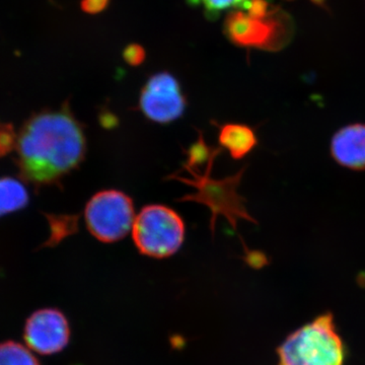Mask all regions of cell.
<instances>
[{"instance_id":"10","label":"cell","mask_w":365,"mask_h":365,"mask_svg":"<svg viewBox=\"0 0 365 365\" xmlns=\"http://www.w3.org/2000/svg\"><path fill=\"white\" fill-rule=\"evenodd\" d=\"M218 129V141L227 150L234 160H242L258 145V137L255 129L242 123H215Z\"/></svg>"},{"instance_id":"4","label":"cell","mask_w":365,"mask_h":365,"mask_svg":"<svg viewBox=\"0 0 365 365\" xmlns=\"http://www.w3.org/2000/svg\"><path fill=\"white\" fill-rule=\"evenodd\" d=\"M135 217L133 200L119 190L98 192L88 201L85 208L88 232L98 241L106 244L124 239L131 232Z\"/></svg>"},{"instance_id":"12","label":"cell","mask_w":365,"mask_h":365,"mask_svg":"<svg viewBox=\"0 0 365 365\" xmlns=\"http://www.w3.org/2000/svg\"><path fill=\"white\" fill-rule=\"evenodd\" d=\"M0 365H40L33 353L14 341L0 343Z\"/></svg>"},{"instance_id":"13","label":"cell","mask_w":365,"mask_h":365,"mask_svg":"<svg viewBox=\"0 0 365 365\" xmlns=\"http://www.w3.org/2000/svg\"><path fill=\"white\" fill-rule=\"evenodd\" d=\"M193 4H201L210 19L215 18L230 9H247L251 0H189Z\"/></svg>"},{"instance_id":"1","label":"cell","mask_w":365,"mask_h":365,"mask_svg":"<svg viewBox=\"0 0 365 365\" xmlns=\"http://www.w3.org/2000/svg\"><path fill=\"white\" fill-rule=\"evenodd\" d=\"M85 126L68 103L58 110L32 115L16 134V163L21 176L37 188L58 184L85 160Z\"/></svg>"},{"instance_id":"5","label":"cell","mask_w":365,"mask_h":365,"mask_svg":"<svg viewBox=\"0 0 365 365\" xmlns=\"http://www.w3.org/2000/svg\"><path fill=\"white\" fill-rule=\"evenodd\" d=\"M284 16L271 9L266 16H255L242 11L228 14L225 29L228 39L242 47L279 49L287 37Z\"/></svg>"},{"instance_id":"8","label":"cell","mask_w":365,"mask_h":365,"mask_svg":"<svg viewBox=\"0 0 365 365\" xmlns=\"http://www.w3.org/2000/svg\"><path fill=\"white\" fill-rule=\"evenodd\" d=\"M68 322L57 309H44L35 312L28 319L24 338L28 347L43 355L63 350L69 341Z\"/></svg>"},{"instance_id":"14","label":"cell","mask_w":365,"mask_h":365,"mask_svg":"<svg viewBox=\"0 0 365 365\" xmlns=\"http://www.w3.org/2000/svg\"><path fill=\"white\" fill-rule=\"evenodd\" d=\"M145 51L140 45L131 44L127 46L123 52V58L129 66H138L145 59Z\"/></svg>"},{"instance_id":"7","label":"cell","mask_w":365,"mask_h":365,"mask_svg":"<svg viewBox=\"0 0 365 365\" xmlns=\"http://www.w3.org/2000/svg\"><path fill=\"white\" fill-rule=\"evenodd\" d=\"M245 170L246 168L234 176L225 178L220 181L205 180V178L198 177L193 173V176L198 179V182L190 184L196 186L199 192L196 195L194 194V196L185 197L181 200L199 201L208 205L213 212L212 230H215V222L218 215H225L235 230H237V222L240 220L257 223L253 216L249 215L245 206V199L237 193V188Z\"/></svg>"},{"instance_id":"11","label":"cell","mask_w":365,"mask_h":365,"mask_svg":"<svg viewBox=\"0 0 365 365\" xmlns=\"http://www.w3.org/2000/svg\"><path fill=\"white\" fill-rule=\"evenodd\" d=\"M29 202L26 187L13 178L0 179V216L20 210Z\"/></svg>"},{"instance_id":"6","label":"cell","mask_w":365,"mask_h":365,"mask_svg":"<svg viewBox=\"0 0 365 365\" xmlns=\"http://www.w3.org/2000/svg\"><path fill=\"white\" fill-rule=\"evenodd\" d=\"M187 105L178 79L169 72H160L151 76L141 90L138 110L148 121L165 125L179 120Z\"/></svg>"},{"instance_id":"9","label":"cell","mask_w":365,"mask_h":365,"mask_svg":"<svg viewBox=\"0 0 365 365\" xmlns=\"http://www.w3.org/2000/svg\"><path fill=\"white\" fill-rule=\"evenodd\" d=\"M331 155L346 169L365 170V124L347 125L336 132L331 141Z\"/></svg>"},{"instance_id":"3","label":"cell","mask_w":365,"mask_h":365,"mask_svg":"<svg viewBox=\"0 0 365 365\" xmlns=\"http://www.w3.org/2000/svg\"><path fill=\"white\" fill-rule=\"evenodd\" d=\"M131 232L134 245L141 254L163 259L181 249L186 227L174 209L162 204H150L136 215Z\"/></svg>"},{"instance_id":"2","label":"cell","mask_w":365,"mask_h":365,"mask_svg":"<svg viewBox=\"0 0 365 365\" xmlns=\"http://www.w3.org/2000/svg\"><path fill=\"white\" fill-rule=\"evenodd\" d=\"M277 354L278 365H344V343L333 314H321L290 334Z\"/></svg>"},{"instance_id":"15","label":"cell","mask_w":365,"mask_h":365,"mask_svg":"<svg viewBox=\"0 0 365 365\" xmlns=\"http://www.w3.org/2000/svg\"><path fill=\"white\" fill-rule=\"evenodd\" d=\"M110 0H83L81 9L86 13L96 14L104 11Z\"/></svg>"}]
</instances>
